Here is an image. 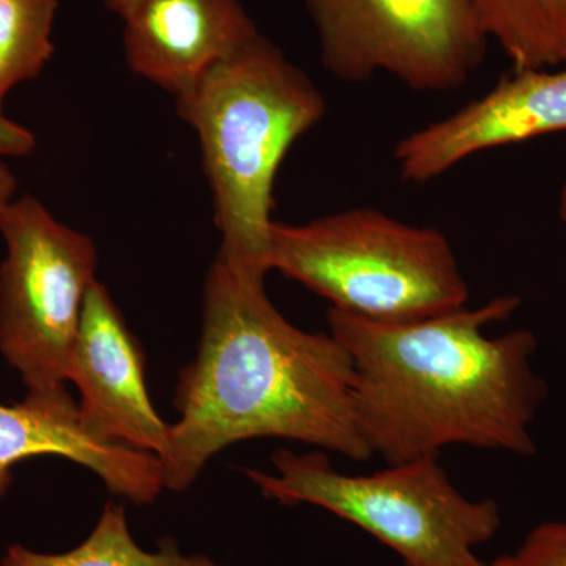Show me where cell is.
Segmentation results:
<instances>
[{
	"instance_id": "1",
	"label": "cell",
	"mask_w": 566,
	"mask_h": 566,
	"mask_svg": "<svg viewBox=\"0 0 566 566\" xmlns=\"http://www.w3.org/2000/svg\"><path fill=\"white\" fill-rule=\"evenodd\" d=\"M166 490L193 485L212 457L238 442L285 439L352 460L371 457L354 416L352 356L333 334L307 333L268 297L264 281L212 262L203 286L202 333L178 375Z\"/></svg>"
},
{
	"instance_id": "2",
	"label": "cell",
	"mask_w": 566,
	"mask_h": 566,
	"mask_svg": "<svg viewBox=\"0 0 566 566\" xmlns=\"http://www.w3.org/2000/svg\"><path fill=\"white\" fill-rule=\"evenodd\" d=\"M521 300L406 323L327 311L329 333L354 365V416L371 455L387 464L439 458L450 446L535 455L532 423L547 395L531 331L488 337Z\"/></svg>"
},
{
	"instance_id": "3",
	"label": "cell",
	"mask_w": 566,
	"mask_h": 566,
	"mask_svg": "<svg viewBox=\"0 0 566 566\" xmlns=\"http://www.w3.org/2000/svg\"><path fill=\"white\" fill-rule=\"evenodd\" d=\"M199 137L221 260L264 281L270 266L275 177L294 142L326 115V99L303 70L262 33L175 96Z\"/></svg>"
},
{
	"instance_id": "4",
	"label": "cell",
	"mask_w": 566,
	"mask_h": 566,
	"mask_svg": "<svg viewBox=\"0 0 566 566\" xmlns=\"http://www.w3.org/2000/svg\"><path fill=\"white\" fill-rule=\"evenodd\" d=\"M270 271L300 282L331 307L381 323H406L468 305L449 238L434 227L352 208L305 223H273Z\"/></svg>"
},
{
	"instance_id": "5",
	"label": "cell",
	"mask_w": 566,
	"mask_h": 566,
	"mask_svg": "<svg viewBox=\"0 0 566 566\" xmlns=\"http://www.w3.org/2000/svg\"><path fill=\"white\" fill-rule=\"evenodd\" d=\"M275 469H241L282 505H314L392 549L405 566H486L475 549L494 538L502 517L493 499L465 497L438 458L389 464L367 475L337 472L323 450L277 449Z\"/></svg>"
},
{
	"instance_id": "6",
	"label": "cell",
	"mask_w": 566,
	"mask_h": 566,
	"mask_svg": "<svg viewBox=\"0 0 566 566\" xmlns=\"http://www.w3.org/2000/svg\"><path fill=\"white\" fill-rule=\"evenodd\" d=\"M0 233V354L28 392L65 387L85 297L98 281L95 243L32 196L11 200Z\"/></svg>"
},
{
	"instance_id": "7",
	"label": "cell",
	"mask_w": 566,
	"mask_h": 566,
	"mask_svg": "<svg viewBox=\"0 0 566 566\" xmlns=\"http://www.w3.org/2000/svg\"><path fill=\"white\" fill-rule=\"evenodd\" d=\"M322 63L337 80L386 73L417 92L457 91L488 35L472 0H305Z\"/></svg>"
},
{
	"instance_id": "8",
	"label": "cell",
	"mask_w": 566,
	"mask_h": 566,
	"mask_svg": "<svg viewBox=\"0 0 566 566\" xmlns=\"http://www.w3.org/2000/svg\"><path fill=\"white\" fill-rule=\"evenodd\" d=\"M144 348L129 329L109 290L95 281L82 308L70 381L80 389V411L88 428L107 441L161 458L170 424L148 395Z\"/></svg>"
},
{
	"instance_id": "9",
	"label": "cell",
	"mask_w": 566,
	"mask_h": 566,
	"mask_svg": "<svg viewBox=\"0 0 566 566\" xmlns=\"http://www.w3.org/2000/svg\"><path fill=\"white\" fill-rule=\"evenodd\" d=\"M566 132V70H515L475 102L395 147L401 180L433 181L479 153Z\"/></svg>"
},
{
	"instance_id": "10",
	"label": "cell",
	"mask_w": 566,
	"mask_h": 566,
	"mask_svg": "<svg viewBox=\"0 0 566 566\" xmlns=\"http://www.w3.org/2000/svg\"><path fill=\"white\" fill-rule=\"evenodd\" d=\"M35 457L84 465L132 504L150 505L166 490L158 457L93 433L66 386L0 403V501L13 483L14 465Z\"/></svg>"
},
{
	"instance_id": "11",
	"label": "cell",
	"mask_w": 566,
	"mask_h": 566,
	"mask_svg": "<svg viewBox=\"0 0 566 566\" xmlns=\"http://www.w3.org/2000/svg\"><path fill=\"white\" fill-rule=\"evenodd\" d=\"M123 22L129 69L174 96L260 35L241 0H140Z\"/></svg>"
},
{
	"instance_id": "12",
	"label": "cell",
	"mask_w": 566,
	"mask_h": 566,
	"mask_svg": "<svg viewBox=\"0 0 566 566\" xmlns=\"http://www.w3.org/2000/svg\"><path fill=\"white\" fill-rule=\"evenodd\" d=\"M488 39L515 70H543L565 62L566 0H472Z\"/></svg>"
},
{
	"instance_id": "13",
	"label": "cell",
	"mask_w": 566,
	"mask_h": 566,
	"mask_svg": "<svg viewBox=\"0 0 566 566\" xmlns=\"http://www.w3.org/2000/svg\"><path fill=\"white\" fill-rule=\"evenodd\" d=\"M0 566H223L210 557L185 556L177 543L164 542L158 551L142 549L129 531L126 510L104 506L92 534L74 549L61 554L39 553L22 545L7 547Z\"/></svg>"
},
{
	"instance_id": "14",
	"label": "cell",
	"mask_w": 566,
	"mask_h": 566,
	"mask_svg": "<svg viewBox=\"0 0 566 566\" xmlns=\"http://www.w3.org/2000/svg\"><path fill=\"white\" fill-rule=\"evenodd\" d=\"M59 0H0V112L14 87L35 80L54 55Z\"/></svg>"
},
{
	"instance_id": "15",
	"label": "cell",
	"mask_w": 566,
	"mask_h": 566,
	"mask_svg": "<svg viewBox=\"0 0 566 566\" xmlns=\"http://www.w3.org/2000/svg\"><path fill=\"white\" fill-rule=\"evenodd\" d=\"M486 566H566V523L539 524L528 532L515 553L495 558Z\"/></svg>"
},
{
	"instance_id": "16",
	"label": "cell",
	"mask_w": 566,
	"mask_h": 566,
	"mask_svg": "<svg viewBox=\"0 0 566 566\" xmlns=\"http://www.w3.org/2000/svg\"><path fill=\"white\" fill-rule=\"evenodd\" d=\"M35 147L33 133L0 112V158H22L35 151Z\"/></svg>"
},
{
	"instance_id": "17",
	"label": "cell",
	"mask_w": 566,
	"mask_h": 566,
	"mask_svg": "<svg viewBox=\"0 0 566 566\" xmlns=\"http://www.w3.org/2000/svg\"><path fill=\"white\" fill-rule=\"evenodd\" d=\"M17 186V177L11 172L10 167L0 163V214L9 207L11 200L14 199Z\"/></svg>"
},
{
	"instance_id": "18",
	"label": "cell",
	"mask_w": 566,
	"mask_h": 566,
	"mask_svg": "<svg viewBox=\"0 0 566 566\" xmlns=\"http://www.w3.org/2000/svg\"><path fill=\"white\" fill-rule=\"evenodd\" d=\"M106 3L107 9L117 13L118 17L126 18L132 13L134 7L140 2V0H103Z\"/></svg>"
},
{
	"instance_id": "19",
	"label": "cell",
	"mask_w": 566,
	"mask_h": 566,
	"mask_svg": "<svg viewBox=\"0 0 566 566\" xmlns=\"http://www.w3.org/2000/svg\"><path fill=\"white\" fill-rule=\"evenodd\" d=\"M558 214H560L562 222L565 223L566 229V181L560 192V202H558Z\"/></svg>"
},
{
	"instance_id": "20",
	"label": "cell",
	"mask_w": 566,
	"mask_h": 566,
	"mask_svg": "<svg viewBox=\"0 0 566 566\" xmlns=\"http://www.w3.org/2000/svg\"><path fill=\"white\" fill-rule=\"evenodd\" d=\"M565 63H566V52H565Z\"/></svg>"
}]
</instances>
